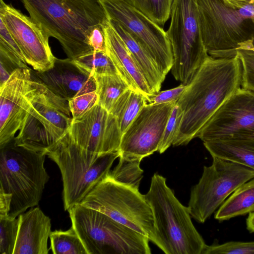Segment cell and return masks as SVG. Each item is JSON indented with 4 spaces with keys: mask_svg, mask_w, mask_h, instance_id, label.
<instances>
[{
    "mask_svg": "<svg viewBox=\"0 0 254 254\" xmlns=\"http://www.w3.org/2000/svg\"><path fill=\"white\" fill-rule=\"evenodd\" d=\"M241 77L237 55L220 58L209 55L177 101L183 117L172 145H186L197 137L214 113L241 87Z\"/></svg>",
    "mask_w": 254,
    "mask_h": 254,
    "instance_id": "cell-1",
    "label": "cell"
},
{
    "mask_svg": "<svg viewBox=\"0 0 254 254\" xmlns=\"http://www.w3.org/2000/svg\"><path fill=\"white\" fill-rule=\"evenodd\" d=\"M21 0L31 19L59 41L71 60L93 51L88 37L108 20L99 0Z\"/></svg>",
    "mask_w": 254,
    "mask_h": 254,
    "instance_id": "cell-2",
    "label": "cell"
},
{
    "mask_svg": "<svg viewBox=\"0 0 254 254\" xmlns=\"http://www.w3.org/2000/svg\"><path fill=\"white\" fill-rule=\"evenodd\" d=\"M144 195L154 220L152 242L166 254H201L206 244L191 220L188 207L175 196L166 178L154 174Z\"/></svg>",
    "mask_w": 254,
    "mask_h": 254,
    "instance_id": "cell-3",
    "label": "cell"
},
{
    "mask_svg": "<svg viewBox=\"0 0 254 254\" xmlns=\"http://www.w3.org/2000/svg\"><path fill=\"white\" fill-rule=\"evenodd\" d=\"M0 149V190L12 195L8 215L16 217L41 199L50 178L46 155L17 146L14 139Z\"/></svg>",
    "mask_w": 254,
    "mask_h": 254,
    "instance_id": "cell-4",
    "label": "cell"
},
{
    "mask_svg": "<svg viewBox=\"0 0 254 254\" xmlns=\"http://www.w3.org/2000/svg\"><path fill=\"white\" fill-rule=\"evenodd\" d=\"M47 155L58 165L63 184L65 210L80 204L85 197L107 177L119 151L98 154L76 146L65 135Z\"/></svg>",
    "mask_w": 254,
    "mask_h": 254,
    "instance_id": "cell-5",
    "label": "cell"
},
{
    "mask_svg": "<svg viewBox=\"0 0 254 254\" xmlns=\"http://www.w3.org/2000/svg\"><path fill=\"white\" fill-rule=\"evenodd\" d=\"M69 212L88 254H150L149 239L105 214L80 204Z\"/></svg>",
    "mask_w": 254,
    "mask_h": 254,
    "instance_id": "cell-6",
    "label": "cell"
},
{
    "mask_svg": "<svg viewBox=\"0 0 254 254\" xmlns=\"http://www.w3.org/2000/svg\"><path fill=\"white\" fill-rule=\"evenodd\" d=\"M72 119L68 101L53 93L39 80L14 143L47 155L68 132Z\"/></svg>",
    "mask_w": 254,
    "mask_h": 254,
    "instance_id": "cell-7",
    "label": "cell"
},
{
    "mask_svg": "<svg viewBox=\"0 0 254 254\" xmlns=\"http://www.w3.org/2000/svg\"><path fill=\"white\" fill-rule=\"evenodd\" d=\"M198 20L204 46L214 58L236 55L254 40V17L223 0H197Z\"/></svg>",
    "mask_w": 254,
    "mask_h": 254,
    "instance_id": "cell-8",
    "label": "cell"
},
{
    "mask_svg": "<svg viewBox=\"0 0 254 254\" xmlns=\"http://www.w3.org/2000/svg\"><path fill=\"white\" fill-rule=\"evenodd\" d=\"M170 17L166 33L173 55L171 73L187 85L209 56L201 35L197 0H174Z\"/></svg>",
    "mask_w": 254,
    "mask_h": 254,
    "instance_id": "cell-9",
    "label": "cell"
},
{
    "mask_svg": "<svg viewBox=\"0 0 254 254\" xmlns=\"http://www.w3.org/2000/svg\"><path fill=\"white\" fill-rule=\"evenodd\" d=\"M80 204L105 214L152 242L154 235L153 214L145 195L139 190L119 184L108 175Z\"/></svg>",
    "mask_w": 254,
    "mask_h": 254,
    "instance_id": "cell-10",
    "label": "cell"
},
{
    "mask_svg": "<svg viewBox=\"0 0 254 254\" xmlns=\"http://www.w3.org/2000/svg\"><path fill=\"white\" fill-rule=\"evenodd\" d=\"M203 167L198 183L191 189L188 208L195 220L203 223L238 188L254 178V170L226 159L212 157Z\"/></svg>",
    "mask_w": 254,
    "mask_h": 254,
    "instance_id": "cell-11",
    "label": "cell"
},
{
    "mask_svg": "<svg viewBox=\"0 0 254 254\" xmlns=\"http://www.w3.org/2000/svg\"><path fill=\"white\" fill-rule=\"evenodd\" d=\"M108 19L125 28L152 57L166 77L173 64L171 44L167 33L126 0H99Z\"/></svg>",
    "mask_w": 254,
    "mask_h": 254,
    "instance_id": "cell-12",
    "label": "cell"
},
{
    "mask_svg": "<svg viewBox=\"0 0 254 254\" xmlns=\"http://www.w3.org/2000/svg\"><path fill=\"white\" fill-rule=\"evenodd\" d=\"M197 137L203 142L254 138V92L239 88L214 113Z\"/></svg>",
    "mask_w": 254,
    "mask_h": 254,
    "instance_id": "cell-13",
    "label": "cell"
},
{
    "mask_svg": "<svg viewBox=\"0 0 254 254\" xmlns=\"http://www.w3.org/2000/svg\"><path fill=\"white\" fill-rule=\"evenodd\" d=\"M177 101L145 105L122 137L119 157L142 160L158 151Z\"/></svg>",
    "mask_w": 254,
    "mask_h": 254,
    "instance_id": "cell-14",
    "label": "cell"
},
{
    "mask_svg": "<svg viewBox=\"0 0 254 254\" xmlns=\"http://www.w3.org/2000/svg\"><path fill=\"white\" fill-rule=\"evenodd\" d=\"M39 83L29 68H19L0 86V148L20 130Z\"/></svg>",
    "mask_w": 254,
    "mask_h": 254,
    "instance_id": "cell-15",
    "label": "cell"
},
{
    "mask_svg": "<svg viewBox=\"0 0 254 254\" xmlns=\"http://www.w3.org/2000/svg\"><path fill=\"white\" fill-rule=\"evenodd\" d=\"M0 18L21 51L27 64L37 71L52 68L56 58L49 45V37L30 16L0 0Z\"/></svg>",
    "mask_w": 254,
    "mask_h": 254,
    "instance_id": "cell-16",
    "label": "cell"
},
{
    "mask_svg": "<svg viewBox=\"0 0 254 254\" xmlns=\"http://www.w3.org/2000/svg\"><path fill=\"white\" fill-rule=\"evenodd\" d=\"M109 112L98 104L82 116L73 119L65 134L76 146L98 154L119 151L120 144L110 131Z\"/></svg>",
    "mask_w": 254,
    "mask_h": 254,
    "instance_id": "cell-17",
    "label": "cell"
},
{
    "mask_svg": "<svg viewBox=\"0 0 254 254\" xmlns=\"http://www.w3.org/2000/svg\"><path fill=\"white\" fill-rule=\"evenodd\" d=\"M35 75L51 91L68 101L80 94L96 91L93 75L81 70L68 58H56L52 68L45 71H36Z\"/></svg>",
    "mask_w": 254,
    "mask_h": 254,
    "instance_id": "cell-18",
    "label": "cell"
},
{
    "mask_svg": "<svg viewBox=\"0 0 254 254\" xmlns=\"http://www.w3.org/2000/svg\"><path fill=\"white\" fill-rule=\"evenodd\" d=\"M18 232L13 254H48L51 219L39 207L20 214Z\"/></svg>",
    "mask_w": 254,
    "mask_h": 254,
    "instance_id": "cell-19",
    "label": "cell"
},
{
    "mask_svg": "<svg viewBox=\"0 0 254 254\" xmlns=\"http://www.w3.org/2000/svg\"><path fill=\"white\" fill-rule=\"evenodd\" d=\"M106 52L114 64L119 74L130 88L144 94L148 103L152 94L140 70L125 44L108 20L103 26Z\"/></svg>",
    "mask_w": 254,
    "mask_h": 254,
    "instance_id": "cell-20",
    "label": "cell"
},
{
    "mask_svg": "<svg viewBox=\"0 0 254 254\" xmlns=\"http://www.w3.org/2000/svg\"><path fill=\"white\" fill-rule=\"evenodd\" d=\"M109 22L122 39L137 67L143 75L151 92L155 94L160 91L165 77L152 57L137 41L117 22L108 19Z\"/></svg>",
    "mask_w": 254,
    "mask_h": 254,
    "instance_id": "cell-21",
    "label": "cell"
},
{
    "mask_svg": "<svg viewBox=\"0 0 254 254\" xmlns=\"http://www.w3.org/2000/svg\"><path fill=\"white\" fill-rule=\"evenodd\" d=\"M148 100L142 93L129 88L117 100L109 112L108 120L115 136L122 137Z\"/></svg>",
    "mask_w": 254,
    "mask_h": 254,
    "instance_id": "cell-22",
    "label": "cell"
},
{
    "mask_svg": "<svg viewBox=\"0 0 254 254\" xmlns=\"http://www.w3.org/2000/svg\"><path fill=\"white\" fill-rule=\"evenodd\" d=\"M203 143L212 157L229 160L254 170V138L217 139Z\"/></svg>",
    "mask_w": 254,
    "mask_h": 254,
    "instance_id": "cell-23",
    "label": "cell"
},
{
    "mask_svg": "<svg viewBox=\"0 0 254 254\" xmlns=\"http://www.w3.org/2000/svg\"><path fill=\"white\" fill-rule=\"evenodd\" d=\"M254 211V178L238 188L219 207L215 218L227 220Z\"/></svg>",
    "mask_w": 254,
    "mask_h": 254,
    "instance_id": "cell-24",
    "label": "cell"
},
{
    "mask_svg": "<svg viewBox=\"0 0 254 254\" xmlns=\"http://www.w3.org/2000/svg\"><path fill=\"white\" fill-rule=\"evenodd\" d=\"M96 82L98 104L109 112L128 85L119 74L93 75Z\"/></svg>",
    "mask_w": 254,
    "mask_h": 254,
    "instance_id": "cell-25",
    "label": "cell"
},
{
    "mask_svg": "<svg viewBox=\"0 0 254 254\" xmlns=\"http://www.w3.org/2000/svg\"><path fill=\"white\" fill-rule=\"evenodd\" d=\"M141 160L119 157L117 165L110 171L108 176L113 181L136 190H139L143 177L140 167Z\"/></svg>",
    "mask_w": 254,
    "mask_h": 254,
    "instance_id": "cell-26",
    "label": "cell"
},
{
    "mask_svg": "<svg viewBox=\"0 0 254 254\" xmlns=\"http://www.w3.org/2000/svg\"><path fill=\"white\" fill-rule=\"evenodd\" d=\"M50 249L54 254H88L78 234L71 227L69 229L55 230L50 233Z\"/></svg>",
    "mask_w": 254,
    "mask_h": 254,
    "instance_id": "cell-27",
    "label": "cell"
},
{
    "mask_svg": "<svg viewBox=\"0 0 254 254\" xmlns=\"http://www.w3.org/2000/svg\"><path fill=\"white\" fill-rule=\"evenodd\" d=\"M72 60L79 68L90 74H119L106 51H93Z\"/></svg>",
    "mask_w": 254,
    "mask_h": 254,
    "instance_id": "cell-28",
    "label": "cell"
},
{
    "mask_svg": "<svg viewBox=\"0 0 254 254\" xmlns=\"http://www.w3.org/2000/svg\"><path fill=\"white\" fill-rule=\"evenodd\" d=\"M162 28L170 16L174 0H126Z\"/></svg>",
    "mask_w": 254,
    "mask_h": 254,
    "instance_id": "cell-29",
    "label": "cell"
},
{
    "mask_svg": "<svg viewBox=\"0 0 254 254\" xmlns=\"http://www.w3.org/2000/svg\"><path fill=\"white\" fill-rule=\"evenodd\" d=\"M19 219L9 215L0 216V253L13 254L17 240Z\"/></svg>",
    "mask_w": 254,
    "mask_h": 254,
    "instance_id": "cell-30",
    "label": "cell"
},
{
    "mask_svg": "<svg viewBox=\"0 0 254 254\" xmlns=\"http://www.w3.org/2000/svg\"><path fill=\"white\" fill-rule=\"evenodd\" d=\"M242 66L241 86L254 92V49L252 45L239 49L237 54Z\"/></svg>",
    "mask_w": 254,
    "mask_h": 254,
    "instance_id": "cell-31",
    "label": "cell"
},
{
    "mask_svg": "<svg viewBox=\"0 0 254 254\" xmlns=\"http://www.w3.org/2000/svg\"><path fill=\"white\" fill-rule=\"evenodd\" d=\"M201 254H254V241H231L222 244L206 245Z\"/></svg>",
    "mask_w": 254,
    "mask_h": 254,
    "instance_id": "cell-32",
    "label": "cell"
},
{
    "mask_svg": "<svg viewBox=\"0 0 254 254\" xmlns=\"http://www.w3.org/2000/svg\"><path fill=\"white\" fill-rule=\"evenodd\" d=\"M183 117V111L177 103L175 104L167 123L158 151L164 152L171 145L178 132Z\"/></svg>",
    "mask_w": 254,
    "mask_h": 254,
    "instance_id": "cell-33",
    "label": "cell"
},
{
    "mask_svg": "<svg viewBox=\"0 0 254 254\" xmlns=\"http://www.w3.org/2000/svg\"><path fill=\"white\" fill-rule=\"evenodd\" d=\"M72 119L78 118L98 104L96 91L83 93L68 100Z\"/></svg>",
    "mask_w": 254,
    "mask_h": 254,
    "instance_id": "cell-34",
    "label": "cell"
},
{
    "mask_svg": "<svg viewBox=\"0 0 254 254\" xmlns=\"http://www.w3.org/2000/svg\"><path fill=\"white\" fill-rule=\"evenodd\" d=\"M0 49L26 63L16 42L9 32L3 20L0 18ZM27 64V63H26Z\"/></svg>",
    "mask_w": 254,
    "mask_h": 254,
    "instance_id": "cell-35",
    "label": "cell"
},
{
    "mask_svg": "<svg viewBox=\"0 0 254 254\" xmlns=\"http://www.w3.org/2000/svg\"><path fill=\"white\" fill-rule=\"evenodd\" d=\"M187 85L181 83L175 88L159 91L151 96L148 103L161 104L172 101H177L185 90Z\"/></svg>",
    "mask_w": 254,
    "mask_h": 254,
    "instance_id": "cell-36",
    "label": "cell"
},
{
    "mask_svg": "<svg viewBox=\"0 0 254 254\" xmlns=\"http://www.w3.org/2000/svg\"><path fill=\"white\" fill-rule=\"evenodd\" d=\"M104 25L94 27L88 37L89 45L94 51H106Z\"/></svg>",
    "mask_w": 254,
    "mask_h": 254,
    "instance_id": "cell-37",
    "label": "cell"
},
{
    "mask_svg": "<svg viewBox=\"0 0 254 254\" xmlns=\"http://www.w3.org/2000/svg\"><path fill=\"white\" fill-rule=\"evenodd\" d=\"M0 86L3 84L18 67L5 57L0 55Z\"/></svg>",
    "mask_w": 254,
    "mask_h": 254,
    "instance_id": "cell-38",
    "label": "cell"
},
{
    "mask_svg": "<svg viewBox=\"0 0 254 254\" xmlns=\"http://www.w3.org/2000/svg\"><path fill=\"white\" fill-rule=\"evenodd\" d=\"M12 195L0 190V216L8 215L10 209Z\"/></svg>",
    "mask_w": 254,
    "mask_h": 254,
    "instance_id": "cell-39",
    "label": "cell"
},
{
    "mask_svg": "<svg viewBox=\"0 0 254 254\" xmlns=\"http://www.w3.org/2000/svg\"><path fill=\"white\" fill-rule=\"evenodd\" d=\"M226 4L234 8L240 9L247 5L254 6V0H223Z\"/></svg>",
    "mask_w": 254,
    "mask_h": 254,
    "instance_id": "cell-40",
    "label": "cell"
},
{
    "mask_svg": "<svg viewBox=\"0 0 254 254\" xmlns=\"http://www.w3.org/2000/svg\"><path fill=\"white\" fill-rule=\"evenodd\" d=\"M247 229L254 233V211L250 212L246 220Z\"/></svg>",
    "mask_w": 254,
    "mask_h": 254,
    "instance_id": "cell-41",
    "label": "cell"
}]
</instances>
